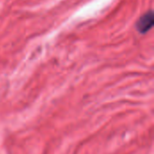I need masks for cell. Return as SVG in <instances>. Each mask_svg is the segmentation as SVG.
I'll return each instance as SVG.
<instances>
[{
    "label": "cell",
    "instance_id": "obj_1",
    "mask_svg": "<svg viewBox=\"0 0 154 154\" xmlns=\"http://www.w3.org/2000/svg\"><path fill=\"white\" fill-rule=\"evenodd\" d=\"M154 23V14L152 11H149L142 15L136 22V29L141 33H145L152 27Z\"/></svg>",
    "mask_w": 154,
    "mask_h": 154
}]
</instances>
